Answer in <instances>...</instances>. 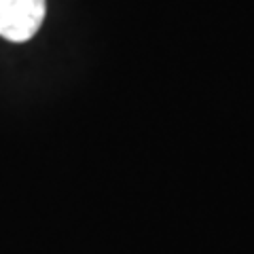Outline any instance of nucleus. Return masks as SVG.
Returning <instances> with one entry per match:
<instances>
[{"label":"nucleus","instance_id":"f257e3e1","mask_svg":"<svg viewBox=\"0 0 254 254\" xmlns=\"http://www.w3.org/2000/svg\"><path fill=\"white\" fill-rule=\"evenodd\" d=\"M45 0H0V36L11 43H26L43 26Z\"/></svg>","mask_w":254,"mask_h":254}]
</instances>
